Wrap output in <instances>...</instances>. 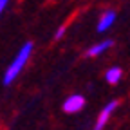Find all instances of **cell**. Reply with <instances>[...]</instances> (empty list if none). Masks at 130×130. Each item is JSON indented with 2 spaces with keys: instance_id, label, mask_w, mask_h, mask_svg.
Here are the masks:
<instances>
[{
  "instance_id": "obj_1",
  "label": "cell",
  "mask_w": 130,
  "mask_h": 130,
  "mask_svg": "<svg viewBox=\"0 0 130 130\" xmlns=\"http://www.w3.org/2000/svg\"><path fill=\"white\" fill-rule=\"evenodd\" d=\"M32 51H35V45H32V42H25L20 49L18 53H16L11 60V63L7 65V69L4 71V76H2V83L7 87V85H13V81L20 76V72L24 71V67L27 65Z\"/></svg>"
},
{
  "instance_id": "obj_2",
  "label": "cell",
  "mask_w": 130,
  "mask_h": 130,
  "mask_svg": "<svg viewBox=\"0 0 130 130\" xmlns=\"http://www.w3.org/2000/svg\"><path fill=\"white\" fill-rule=\"evenodd\" d=\"M118 107H119V101H118V100L108 101V103L101 108V112H100V116H98V119H96V123H94L92 130H103V128L107 126V123L110 121L112 114L116 112V108H118Z\"/></svg>"
},
{
  "instance_id": "obj_3",
  "label": "cell",
  "mask_w": 130,
  "mask_h": 130,
  "mask_svg": "<svg viewBox=\"0 0 130 130\" xmlns=\"http://www.w3.org/2000/svg\"><path fill=\"white\" fill-rule=\"evenodd\" d=\"M85 108V98L81 94H72L63 101V112L65 114H78Z\"/></svg>"
},
{
  "instance_id": "obj_4",
  "label": "cell",
  "mask_w": 130,
  "mask_h": 130,
  "mask_svg": "<svg viewBox=\"0 0 130 130\" xmlns=\"http://www.w3.org/2000/svg\"><path fill=\"white\" fill-rule=\"evenodd\" d=\"M116 18H118L116 11H114V9H107V11L100 16V20H98V25H96L98 32H105V31H108L114 24H116Z\"/></svg>"
},
{
  "instance_id": "obj_5",
  "label": "cell",
  "mask_w": 130,
  "mask_h": 130,
  "mask_svg": "<svg viewBox=\"0 0 130 130\" xmlns=\"http://www.w3.org/2000/svg\"><path fill=\"white\" fill-rule=\"evenodd\" d=\"M114 45V40H110V38H107V40H103V42H98V43H94V45H90L89 49H87V56L89 58H96V56H101V54H105L108 49Z\"/></svg>"
},
{
  "instance_id": "obj_6",
  "label": "cell",
  "mask_w": 130,
  "mask_h": 130,
  "mask_svg": "<svg viewBox=\"0 0 130 130\" xmlns=\"http://www.w3.org/2000/svg\"><path fill=\"white\" fill-rule=\"evenodd\" d=\"M123 78V69L121 67H110L105 71V81L108 85H118Z\"/></svg>"
},
{
  "instance_id": "obj_7",
  "label": "cell",
  "mask_w": 130,
  "mask_h": 130,
  "mask_svg": "<svg viewBox=\"0 0 130 130\" xmlns=\"http://www.w3.org/2000/svg\"><path fill=\"white\" fill-rule=\"evenodd\" d=\"M65 32H67V25H60L54 32V40H61L65 36Z\"/></svg>"
},
{
  "instance_id": "obj_8",
  "label": "cell",
  "mask_w": 130,
  "mask_h": 130,
  "mask_svg": "<svg viewBox=\"0 0 130 130\" xmlns=\"http://www.w3.org/2000/svg\"><path fill=\"white\" fill-rule=\"evenodd\" d=\"M7 4H9V0H0V18H2V14H4V11H6Z\"/></svg>"
}]
</instances>
